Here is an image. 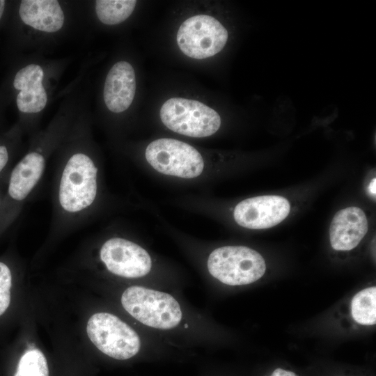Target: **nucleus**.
I'll use <instances>...</instances> for the list:
<instances>
[{"instance_id":"nucleus-18","label":"nucleus","mask_w":376,"mask_h":376,"mask_svg":"<svg viewBox=\"0 0 376 376\" xmlns=\"http://www.w3.org/2000/svg\"><path fill=\"white\" fill-rule=\"evenodd\" d=\"M13 279L10 267L0 261V317L6 313L10 306Z\"/></svg>"},{"instance_id":"nucleus-2","label":"nucleus","mask_w":376,"mask_h":376,"mask_svg":"<svg viewBox=\"0 0 376 376\" xmlns=\"http://www.w3.org/2000/svg\"><path fill=\"white\" fill-rule=\"evenodd\" d=\"M121 304L133 318L152 328L172 329L182 319L180 306L173 296L145 287L127 288L122 295Z\"/></svg>"},{"instance_id":"nucleus-3","label":"nucleus","mask_w":376,"mask_h":376,"mask_svg":"<svg viewBox=\"0 0 376 376\" xmlns=\"http://www.w3.org/2000/svg\"><path fill=\"white\" fill-rule=\"evenodd\" d=\"M210 274L229 285L253 283L265 274L266 264L256 251L244 246H225L214 249L207 259Z\"/></svg>"},{"instance_id":"nucleus-13","label":"nucleus","mask_w":376,"mask_h":376,"mask_svg":"<svg viewBox=\"0 0 376 376\" xmlns=\"http://www.w3.org/2000/svg\"><path fill=\"white\" fill-rule=\"evenodd\" d=\"M43 78V70L37 64H29L15 75L13 86L19 91L16 102L21 112L36 113L45 107L47 95L42 84Z\"/></svg>"},{"instance_id":"nucleus-4","label":"nucleus","mask_w":376,"mask_h":376,"mask_svg":"<svg viewBox=\"0 0 376 376\" xmlns=\"http://www.w3.org/2000/svg\"><path fill=\"white\" fill-rule=\"evenodd\" d=\"M163 124L171 131L191 137H206L216 133L221 125L218 113L194 100L173 97L160 109Z\"/></svg>"},{"instance_id":"nucleus-9","label":"nucleus","mask_w":376,"mask_h":376,"mask_svg":"<svg viewBox=\"0 0 376 376\" xmlns=\"http://www.w3.org/2000/svg\"><path fill=\"white\" fill-rule=\"evenodd\" d=\"M290 211V205L285 198L265 195L240 201L234 208L233 217L240 226L259 230L279 224L288 216Z\"/></svg>"},{"instance_id":"nucleus-17","label":"nucleus","mask_w":376,"mask_h":376,"mask_svg":"<svg viewBox=\"0 0 376 376\" xmlns=\"http://www.w3.org/2000/svg\"><path fill=\"white\" fill-rule=\"evenodd\" d=\"M13 376H49L44 354L38 349L25 352L17 362Z\"/></svg>"},{"instance_id":"nucleus-16","label":"nucleus","mask_w":376,"mask_h":376,"mask_svg":"<svg viewBox=\"0 0 376 376\" xmlns=\"http://www.w3.org/2000/svg\"><path fill=\"white\" fill-rule=\"evenodd\" d=\"M351 315L357 323L373 325L376 323V288H365L357 293L351 301Z\"/></svg>"},{"instance_id":"nucleus-15","label":"nucleus","mask_w":376,"mask_h":376,"mask_svg":"<svg viewBox=\"0 0 376 376\" xmlns=\"http://www.w3.org/2000/svg\"><path fill=\"white\" fill-rule=\"evenodd\" d=\"M136 5L134 0H98L95 1V11L102 23L114 25L127 19Z\"/></svg>"},{"instance_id":"nucleus-1","label":"nucleus","mask_w":376,"mask_h":376,"mask_svg":"<svg viewBox=\"0 0 376 376\" xmlns=\"http://www.w3.org/2000/svg\"><path fill=\"white\" fill-rule=\"evenodd\" d=\"M99 169L86 152L71 154L56 170L51 228H75L88 219L99 196Z\"/></svg>"},{"instance_id":"nucleus-10","label":"nucleus","mask_w":376,"mask_h":376,"mask_svg":"<svg viewBox=\"0 0 376 376\" xmlns=\"http://www.w3.org/2000/svg\"><path fill=\"white\" fill-rule=\"evenodd\" d=\"M47 155L41 147L29 151L11 172L8 195L19 207L31 196L46 171Z\"/></svg>"},{"instance_id":"nucleus-12","label":"nucleus","mask_w":376,"mask_h":376,"mask_svg":"<svg viewBox=\"0 0 376 376\" xmlns=\"http://www.w3.org/2000/svg\"><path fill=\"white\" fill-rule=\"evenodd\" d=\"M136 93V77L127 61L116 63L109 70L104 86L103 98L109 111L121 113L131 105Z\"/></svg>"},{"instance_id":"nucleus-14","label":"nucleus","mask_w":376,"mask_h":376,"mask_svg":"<svg viewBox=\"0 0 376 376\" xmlns=\"http://www.w3.org/2000/svg\"><path fill=\"white\" fill-rule=\"evenodd\" d=\"M19 14L24 24L43 32H56L64 24V13L56 0H23Z\"/></svg>"},{"instance_id":"nucleus-11","label":"nucleus","mask_w":376,"mask_h":376,"mask_svg":"<svg viewBox=\"0 0 376 376\" xmlns=\"http://www.w3.org/2000/svg\"><path fill=\"white\" fill-rule=\"evenodd\" d=\"M368 223L366 214L359 207L352 206L338 211L329 227V240L336 251L355 248L366 235Z\"/></svg>"},{"instance_id":"nucleus-7","label":"nucleus","mask_w":376,"mask_h":376,"mask_svg":"<svg viewBox=\"0 0 376 376\" xmlns=\"http://www.w3.org/2000/svg\"><path fill=\"white\" fill-rule=\"evenodd\" d=\"M176 39L184 54L192 58L203 59L222 50L228 40V31L213 17L197 15L182 23Z\"/></svg>"},{"instance_id":"nucleus-21","label":"nucleus","mask_w":376,"mask_h":376,"mask_svg":"<svg viewBox=\"0 0 376 376\" xmlns=\"http://www.w3.org/2000/svg\"><path fill=\"white\" fill-rule=\"evenodd\" d=\"M375 184H376V182H375V178H374L371 182H370L368 187V191L369 193L374 197H375Z\"/></svg>"},{"instance_id":"nucleus-23","label":"nucleus","mask_w":376,"mask_h":376,"mask_svg":"<svg viewBox=\"0 0 376 376\" xmlns=\"http://www.w3.org/2000/svg\"><path fill=\"white\" fill-rule=\"evenodd\" d=\"M0 203H1V198H0Z\"/></svg>"},{"instance_id":"nucleus-22","label":"nucleus","mask_w":376,"mask_h":376,"mask_svg":"<svg viewBox=\"0 0 376 376\" xmlns=\"http://www.w3.org/2000/svg\"><path fill=\"white\" fill-rule=\"evenodd\" d=\"M5 3V1L0 0V19L2 17L4 10Z\"/></svg>"},{"instance_id":"nucleus-6","label":"nucleus","mask_w":376,"mask_h":376,"mask_svg":"<svg viewBox=\"0 0 376 376\" xmlns=\"http://www.w3.org/2000/svg\"><path fill=\"white\" fill-rule=\"evenodd\" d=\"M86 332L95 347L107 356L126 360L141 347L137 333L117 316L105 312L93 314L88 320Z\"/></svg>"},{"instance_id":"nucleus-5","label":"nucleus","mask_w":376,"mask_h":376,"mask_svg":"<svg viewBox=\"0 0 376 376\" xmlns=\"http://www.w3.org/2000/svg\"><path fill=\"white\" fill-rule=\"evenodd\" d=\"M145 157L157 172L180 178L198 177L205 168L204 159L195 148L174 139L152 141L146 148Z\"/></svg>"},{"instance_id":"nucleus-19","label":"nucleus","mask_w":376,"mask_h":376,"mask_svg":"<svg viewBox=\"0 0 376 376\" xmlns=\"http://www.w3.org/2000/svg\"><path fill=\"white\" fill-rule=\"evenodd\" d=\"M8 152L4 146H0V173L3 171L8 162Z\"/></svg>"},{"instance_id":"nucleus-20","label":"nucleus","mask_w":376,"mask_h":376,"mask_svg":"<svg viewBox=\"0 0 376 376\" xmlns=\"http://www.w3.org/2000/svg\"><path fill=\"white\" fill-rule=\"evenodd\" d=\"M271 376H297L295 373L283 370L282 368H276L272 373Z\"/></svg>"},{"instance_id":"nucleus-8","label":"nucleus","mask_w":376,"mask_h":376,"mask_svg":"<svg viewBox=\"0 0 376 376\" xmlns=\"http://www.w3.org/2000/svg\"><path fill=\"white\" fill-rule=\"evenodd\" d=\"M100 259L111 273L125 278H139L152 267L149 253L139 244L123 237H111L100 249Z\"/></svg>"}]
</instances>
